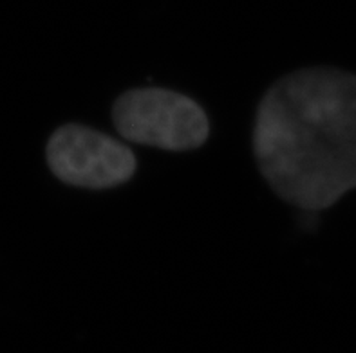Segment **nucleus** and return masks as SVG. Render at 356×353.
<instances>
[{
	"label": "nucleus",
	"instance_id": "1",
	"mask_svg": "<svg viewBox=\"0 0 356 353\" xmlns=\"http://www.w3.org/2000/svg\"><path fill=\"white\" fill-rule=\"evenodd\" d=\"M262 179L297 209H330L356 189V74L316 65L280 76L253 123Z\"/></svg>",
	"mask_w": 356,
	"mask_h": 353
},
{
	"label": "nucleus",
	"instance_id": "2",
	"mask_svg": "<svg viewBox=\"0 0 356 353\" xmlns=\"http://www.w3.org/2000/svg\"><path fill=\"white\" fill-rule=\"evenodd\" d=\"M111 119L125 141L167 152H190L207 143L210 121L190 96L163 87L129 89L114 99Z\"/></svg>",
	"mask_w": 356,
	"mask_h": 353
},
{
	"label": "nucleus",
	"instance_id": "3",
	"mask_svg": "<svg viewBox=\"0 0 356 353\" xmlns=\"http://www.w3.org/2000/svg\"><path fill=\"white\" fill-rule=\"evenodd\" d=\"M45 161L60 182L83 189H111L129 182L138 159L127 144L80 123H65L45 144Z\"/></svg>",
	"mask_w": 356,
	"mask_h": 353
}]
</instances>
